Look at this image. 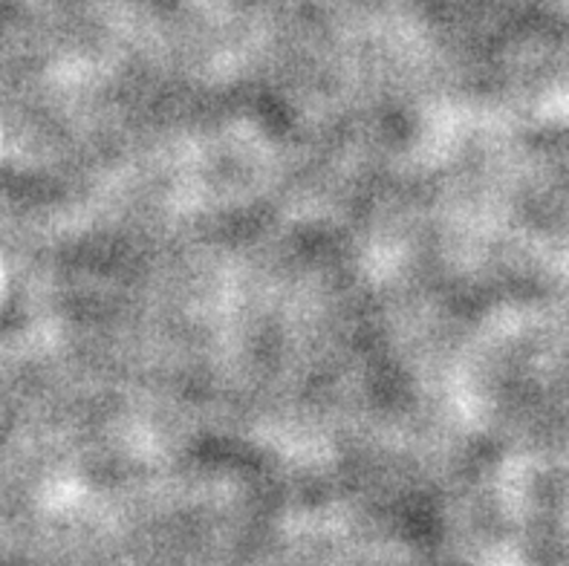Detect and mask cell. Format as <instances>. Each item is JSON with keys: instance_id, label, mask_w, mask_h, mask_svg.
Listing matches in <instances>:
<instances>
[]
</instances>
